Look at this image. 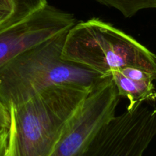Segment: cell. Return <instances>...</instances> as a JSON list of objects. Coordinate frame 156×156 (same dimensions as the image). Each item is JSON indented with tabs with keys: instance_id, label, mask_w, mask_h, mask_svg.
Wrapping results in <instances>:
<instances>
[{
	"instance_id": "1",
	"label": "cell",
	"mask_w": 156,
	"mask_h": 156,
	"mask_svg": "<svg viewBox=\"0 0 156 156\" xmlns=\"http://www.w3.org/2000/svg\"><path fill=\"white\" fill-rule=\"evenodd\" d=\"M68 32L18 55L0 68V101L8 110L54 86L91 92L107 76L62 58Z\"/></svg>"
},
{
	"instance_id": "2",
	"label": "cell",
	"mask_w": 156,
	"mask_h": 156,
	"mask_svg": "<svg viewBox=\"0 0 156 156\" xmlns=\"http://www.w3.org/2000/svg\"><path fill=\"white\" fill-rule=\"evenodd\" d=\"M90 92L54 86L9 109L7 156H50Z\"/></svg>"
},
{
	"instance_id": "3",
	"label": "cell",
	"mask_w": 156,
	"mask_h": 156,
	"mask_svg": "<svg viewBox=\"0 0 156 156\" xmlns=\"http://www.w3.org/2000/svg\"><path fill=\"white\" fill-rule=\"evenodd\" d=\"M62 58L103 76L136 67L156 80V55L133 37L98 18L76 23L69 30Z\"/></svg>"
},
{
	"instance_id": "4",
	"label": "cell",
	"mask_w": 156,
	"mask_h": 156,
	"mask_svg": "<svg viewBox=\"0 0 156 156\" xmlns=\"http://www.w3.org/2000/svg\"><path fill=\"white\" fill-rule=\"evenodd\" d=\"M156 136V113L148 105L128 106L102 125L75 156H144Z\"/></svg>"
},
{
	"instance_id": "5",
	"label": "cell",
	"mask_w": 156,
	"mask_h": 156,
	"mask_svg": "<svg viewBox=\"0 0 156 156\" xmlns=\"http://www.w3.org/2000/svg\"><path fill=\"white\" fill-rule=\"evenodd\" d=\"M120 97L112 76H105L87 96L50 156H75L93 134L115 115Z\"/></svg>"
},
{
	"instance_id": "6",
	"label": "cell",
	"mask_w": 156,
	"mask_h": 156,
	"mask_svg": "<svg viewBox=\"0 0 156 156\" xmlns=\"http://www.w3.org/2000/svg\"><path fill=\"white\" fill-rule=\"evenodd\" d=\"M76 24L73 15L47 4L23 21L0 28V68Z\"/></svg>"
},
{
	"instance_id": "7",
	"label": "cell",
	"mask_w": 156,
	"mask_h": 156,
	"mask_svg": "<svg viewBox=\"0 0 156 156\" xmlns=\"http://www.w3.org/2000/svg\"><path fill=\"white\" fill-rule=\"evenodd\" d=\"M120 97L129 100V106L156 100V91L152 80H136L125 76L119 70L110 73Z\"/></svg>"
},
{
	"instance_id": "8",
	"label": "cell",
	"mask_w": 156,
	"mask_h": 156,
	"mask_svg": "<svg viewBox=\"0 0 156 156\" xmlns=\"http://www.w3.org/2000/svg\"><path fill=\"white\" fill-rule=\"evenodd\" d=\"M105 6L112 7L121 12L126 18H130L140 11L156 9V0H95Z\"/></svg>"
},
{
	"instance_id": "9",
	"label": "cell",
	"mask_w": 156,
	"mask_h": 156,
	"mask_svg": "<svg viewBox=\"0 0 156 156\" xmlns=\"http://www.w3.org/2000/svg\"><path fill=\"white\" fill-rule=\"evenodd\" d=\"M12 2L15 7L13 15L1 28L23 21L47 5V0H12Z\"/></svg>"
},
{
	"instance_id": "10",
	"label": "cell",
	"mask_w": 156,
	"mask_h": 156,
	"mask_svg": "<svg viewBox=\"0 0 156 156\" xmlns=\"http://www.w3.org/2000/svg\"><path fill=\"white\" fill-rule=\"evenodd\" d=\"M14 8L12 0H0V28L12 16Z\"/></svg>"
},
{
	"instance_id": "11",
	"label": "cell",
	"mask_w": 156,
	"mask_h": 156,
	"mask_svg": "<svg viewBox=\"0 0 156 156\" xmlns=\"http://www.w3.org/2000/svg\"><path fill=\"white\" fill-rule=\"evenodd\" d=\"M9 128L0 129V156H7L9 146Z\"/></svg>"
},
{
	"instance_id": "12",
	"label": "cell",
	"mask_w": 156,
	"mask_h": 156,
	"mask_svg": "<svg viewBox=\"0 0 156 156\" xmlns=\"http://www.w3.org/2000/svg\"><path fill=\"white\" fill-rule=\"evenodd\" d=\"M10 126V113L0 101V129L9 128Z\"/></svg>"
},
{
	"instance_id": "13",
	"label": "cell",
	"mask_w": 156,
	"mask_h": 156,
	"mask_svg": "<svg viewBox=\"0 0 156 156\" xmlns=\"http://www.w3.org/2000/svg\"><path fill=\"white\" fill-rule=\"evenodd\" d=\"M155 113H156V108H155Z\"/></svg>"
}]
</instances>
